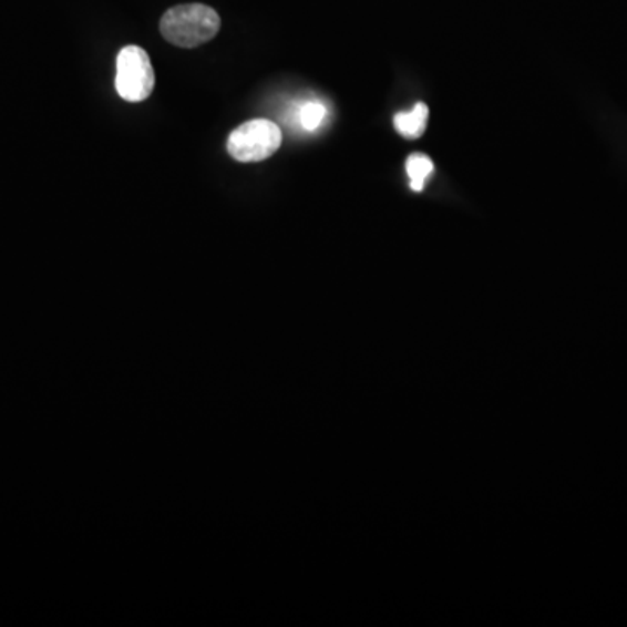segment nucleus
<instances>
[{
    "label": "nucleus",
    "mask_w": 627,
    "mask_h": 627,
    "mask_svg": "<svg viewBox=\"0 0 627 627\" xmlns=\"http://www.w3.org/2000/svg\"><path fill=\"white\" fill-rule=\"evenodd\" d=\"M222 21L215 9L204 4L175 6L161 20V33L178 48H197L215 38Z\"/></svg>",
    "instance_id": "1"
},
{
    "label": "nucleus",
    "mask_w": 627,
    "mask_h": 627,
    "mask_svg": "<svg viewBox=\"0 0 627 627\" xmlns=\"http://www.w3.org/2000/svg\"><path fill=\"white\" fill-rule=\"evenodd\" d=\"M282 133L277 124L267 119H255L230 133L227 151L239 163H260L279 151Z\"/></svg>",
    "instance_id": "2"
},
{
    "label": "nucleus",
    "mask_w": 627,
    "mask_h": 627,
    "mask_svg": "<svg viewBox=\"0 0 627 627\" xmlns=\"http://www.w3.org/2000/svg\"><path fill=\"white\" fill-rule=\"evenodd\" d=\"M155 86V74L147 51L140 45H126L117 56L115 90L130 103L145 102Z\"/></svg>",
    "instance_id": "3"
},
{
    "label": "nucleus",
    "mask_w": 627,
    "mask_h": 627,
    "mask_svg": "<svg viewBox=\"0 0 627 627\" xmlns=\"http://www.w3.org/2000/svg\"><path fill=\"white\" fill-rule=\"evenodd\" d=\"M429 109L424 103H417L412 112H400L394 117V126L401 136L408 140H417L424 135L428 126Z\"/></svg>",
    "instance_id": "4"
},
{
    "label": "nucleus",
    "mask_w": 627,
    "mask_h": 627,
    "mask_svg": "<svg viewBox=\"0 0 627 627\" xmlns=\"http://www.w3.org/2000/svg\"><path fill=\"white\" fill-rule=\"evenodd\" d=\"M328 117V109L325 103L318 102V100H310V102H304L298 106L297 121L300 124L301 130L312 131L319 130L325 123V119Z\"/></svg>",
    "instance_id": "5"
},
{
    "label": "nucleus",
    "mask_w": 627,
    "mask_h": 627,
    "mask_svg": "<svg viewBox=\"0 0 627 627\" xmlns=\"http://www.w3.org/2000/svg\"><path fill=\"white\" fill-rule=\"evenodd\" d=\"M432 172H434V164L428 155L413 154L408 157L407 173L410 176V182H412L410 185H412L413 191H424L425 179L432 175Z\"/></svg>",
    "instance_id": "6"
}]
</instances>
